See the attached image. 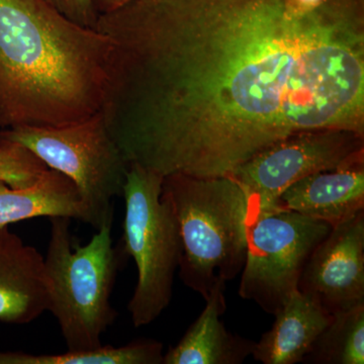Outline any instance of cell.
<instances>
[{
  "label": "cell",
  "instance_id": "obj_12",
  "mask_svg": "<svg viewBox=\"0 0 364 364\" xmlns=\"http://www.w3.org/2000/svg\"><path fill=\"white\" fill-rule=\"evenodd\" d=\"M226 284H220L205 299V306L163 364H241L252 355L255 342L229 332L221 317L226 312Z\"/></svg>",
  "mask_w": 364,
  "mask_h": 364
},
{
  "label": "cell",
  "instance_id": "obj_11",
  "mask_svg": "<svg viewBox=\"0 0 364 364\" xmlns=\"http://www.w3.org/2000/svg\"><path fill=\"white\" fill-rule=\"evenodd\" d=\"M280 205L337 226L364 210V157L296 181L280 196Z\"/></svg>",
  "mask_w": 364,
  "mask_h": 364
},
{
  "label": "cell",
  "instance_id": "obj_7",
  "mask_svg": "<svg viewBox=\"0 0 364 364\" xmlns=\"http://www.w3.org/2000/svg\"><path fill=\"white\" fill-rule=\"evenodd\" d=\"M332 228L286 208L260 212L249 207L239 296L274 315L298 291L309 258Z\"/></svg>",
  "mask_w": 364,
  "mask_h": 364
},
{
  "label": "cell",
  "instance_id": "obj_16",
  "mask_svg": "<svg viewBox=\"0 0 364 364\" xmlns=\"http://www.w3.org/2000/svg\"><path fill=\"white\" fill-rule=\"evenodd\" d=\"M303 363L363 364L364 304L332 315Z\"/></svg>",
  "mask_w": 364,
  "mask_h": 364
},
{
  "label": "cell",
  "instance_id": "obj_3",
  "mask_svg": "<svg viewBox=\"0 0 364 364\" xmlns=\"http://www.w3.org/2000/svg\"><path fill=\"white\" fill-rule=\"evenodd\" d=\"M162 193L176 214L181 240V282L207 299L218 284L240 274L247 250L249 200L232 176H165Z\"/></svg>",
  "mask_w": 364,
  "mask_h": 364
},
{
  "label": "cell",
  "instance_id": "obj_6",
  "mask_svg": "<svg viewBox=\"0 0 364 364\" xmlns=\"http://www.w3.org/2000/svg\"><path fill=\"white\" fill-rule=\"evenodd\" d=\"M75 184L85 208L83 223L95 229L112 223V200L123 196L130 163L112 140L102 112L61 127L20 126L0 131Z\"/></svg>",
  "mask_w": 364,
  "mask_h": 364
},
{
  "label": "cell",
  "instance_id": "obj_10",
  "mask_svg": "<svg viewBox=\"0 0 364 364\" xmlns=\"http://www.w3.org/2000/svg\"><path fill=\"white\" fill-rule=\"evenodd\" d=\"M47 311L44 256L0 227V321L28 324Z\"/></svg>",
  "mask_w": 364,
  "mask_h": 364
},
{
  "label": "cell",
  "instance_id": "obj_13",
  "mask_svg": "<svg viewBox=\"0 0 364 364\" xmlns=\"http://www.w3.org/2000/svg\"><path fill=\"white\" fill-rule=\"evenodd\" d=\"M273 316L272 327L255 342L251 355L263 364L303 363L332 320V315L299 291Z\"/></svg>",
  "mask_w": 364,
  "mask_h": 364
},
{
  "label": "cell",
  "instance_id": "obj_5",
  "mask_svg": "<svg viewBox=\"0 0 364 364\" xmlns=\"http://www.w3.org/2000/svg\"><path fill=\"white\" fill-rule=\"evenodd\" d=\"M164 176L132 163L123 189L126 213L119 244L132 257L138 282L128 310L136 328L149 325L169 306L181 240L173 208L162 193Z\"/></svg>",
  "mask_w": 364,
  "mask_h": 364
},
{
  "label": "cell",
  "instance_id": "obj_17",
  "mask_svg": "<svg viewBox=\"0 0 364 364\" xmlns=\"http://www.w3.org/2000/svg\"><path fill=\"white\" fill-rule=\"evenodd\" d=\"M49 167L23 144L0 136V181L14 189L32 188Z\"/></svg>",
  "mask_w": 364,
  "mask_h": 364
},
{
  "label": "cell",
  "instance_id": "obj_9",
  "mask_svg": "<svg viewBox=\"0 0 364 364\" xmlns=\"http://www.w3.org/2000/svg\"><path fill=\"white\" fill-rule=\"evenodd\" d=\"M298 291L329 315L364 304V210L333 227L318 244Z\"/></svg>",
  "mask_w": 364,
  "mask_h": 364
},
{
  "label": "cell",
  "instance_id": "obj_19",
  "mask_svg": "<svg viewBox=\"0 0 364 364\" xmlns=\"http://www.w3.org/2000/svg\"><path fill=\"white\" fill-rule=\"evenodd\" d=\"M134 0H92L93 6L97 14H105L112 13L119 7L130 4Z\"/></svg>",
  "mask_w": 364,
  "mask_h": 364
},
{
  "label": "cell",
  "instance_id": "obj_14",
  "mask_svg": "<svg viewBox=\"0 0 364 364\" xmlns=\"http://www.w3.org/2000/svg\"><path fill=\"white\" fill-rule=\"evenodd\" d=\"M37 217H68L83 222L85 208L70 178L49 169L32 188L14 189L0 181V227Z\"/></svg>",
  "mask_w": 364,
  "mask_h": 364
},
{
  "label": "cell",
  "instance_id": "obj_15",
  "mask_svg": "<svg viewBox=\"0 0 364 364\" xmlns=\"http://www.w3.org/2000/svg\"><path fill=\"white\" fill-rule=\"evenodd\" d=\"M163 344L139 340L121 347L100 346L93 350H67L60 354L0 351V364H163Z\"/></svg>",
  "mask_w": 364,
  "mask_h": 364
},
{
  "label": "cell",
  "instance_id": "obj_4",
  "mask_svg": "<svg viewBox=\"0 0 364 364\" xmlns=\"http://www.w3.org/2000/svg\"><path fill=\"white\" fill-rule=\"evenodd\" d=\"M71 220L50 218L44 257L48 311L58 322L67 350H93L102 346V335L117 318L111 296L124 256L112 245V223L72 250Z\"/></svg>",
  "mask_w": 364,
  "mask_h": 364
},
{
  "label": "cell",
  "instance_id": "obj_8",
  "mask_svg": "<svg viewBox=\"0 0 364 364\" xmlns=\"http://www.w3.org/2000/svg\"><path fill=\"white\" fill-rule=\"evenodd\" d=\"M364 157L363 136L346 130L299 132L258 153L232 176L248 196L249 207L280 210L279 198L296 181Z\"/></svg>",
  "mask_w": 364,
  "mask_h": 364
},
{
  "label": "cell",
  "instance_id": "obj_2",
  "mask_svg": "<svg viewBox=\"0 0 364 364\" xmlns=\"http://www.w3.org/2000/svg\"><path fill=\"white\" fill-rule=\"evenodd\" d=\"M111 40L45 0H0V128L61 127L102 111Z\"/></svg>",
  "mask_w": 364,
  "mask_h": 364
},
{
  "label": "cell",
  "instance_id": "obj_1",
  "mask_svg": "<svg viewBox=\"0 0 364 364\" xmlns=\"http://www.w3.org/2000/svg\"><path fill=\"white\" fill-rule=\"evenodd\" d=\"M102 112L127 161L232 176L299 132L326 130L364 60V32L293 0H134L100 14Z\"/></svg>",
  "mask_w": 364,
  "mask_h": 364
},
{
  "label": "cell",
  "instance_id": "obj_18",
  "mask_svg": "<svg viewBox=\"0 0 364 364\" xmlns=\"http://www.w3.org/2000/svg\"><path fill=\"white\" fill-rule=\"evenodd\" d=\"M72 23L82 28L97 30L100 14L95 11L92 0H45Z\"/></svg>",
  "mask_w": 364,
  "mask_h": 364
}]
</instances>
